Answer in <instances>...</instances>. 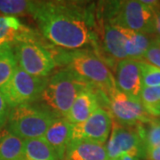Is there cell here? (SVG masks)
I'll return each mask as SVG.
<instances>
[{
    "mask_svg": "<svg viewBox=\"0 0 160 160\" xmlns=\"http://www.w3.org/2000/svg\"><path fill=\"white\" fill-rule=\"evenodd\" d=\"M33 17L43 37L58 48L78 50L96 44V35L92 31L93 18L79 4L40 1Z\"/></svg>",
    "mask_w": 160,
    "mask_h": 160,
    "instance_id": "obj_1",
    "label": "cell"
},
{
    "mask_svg": "<svg viewBox=\"0 0 160 160\" xmlns=\"http://www.w3.org/2000/svg\"><path fill=\"white\" fill-rule=\"evenodd\" d=\"M48 48L56 65L65 67L64 69L72 72L87 86L99 89L104 93L117 88L114 76L95 52L89 49Z\"/></svg>",
    "mask_w": 160,
    "mask_h": 160,
    "instance_id": "obj_2",
    "label": "cell"
},
{
    "mask_svg": "<svg viewBox=\"0 0 160 160\" xmlns=\"http://www.w3.org/2000/svg\"><path fill=\"white\" fill-rule=\"evenodd\" d=\"M58 117L47 107L26 104L9 111L6 130L22 140L42 138Z\"/></svg>",
    "mask_w": 160,
    "mask_h": 160,
    "instance_id": "obj_3",
    "label": "cell"
},
{
    "mask_svg": "<svg viewBox=\"0 0 160 160\" xmlns=\"http://www.w3.org/2000/svg\"><path fill=\"white\" fill-rule=\"evenodd\" d=\"M87 87L91 86L69 70L60 69L48 77L41 99L59 118H65L78 93Z\"/></svg>",
    "mask_w": 160,
    "mask_h": 160,
    "instance_id": "obj_4",
    "label": "cell"
},
{
    "mask_svg": "<svg viewBox=\"0 0 160 160\" xmlns=\"http://www.w3.org/2000/svg\"><path fill=\"white\" fill-rule=\"evenodd\" d=\"M48 78H36L28 74L18 66L5 86L0 87L9 108L32 104L41 98Z\"/></svg>",
    "mask_w": 160,
    "mask_h": 160,
    "instance_id": "obj_5",
    "label": "cell"
},
{
    "mask_svg": "<svg viewBox=\"0 0 160 160\" xmlns=\"http://www.w3.org/2000/svg\"><path fill=\"white\" fill-rule=\"evenodd\" d=\"M18 66L36 78H48L56 67L48 47L39 41H22L12 46Z\"/></svg>",
    "mask_w": 160,
    "mask_h": 160,
    "instance_id": "obj_6",
    "label": "cell"
},
{
    "mask_svg": "<svg viewBox=\"0 0 160 160\" xmlns=\"http://www.w3.org/2000/svg\"><path fill=\"white\" fill-rule=\"evenodd\" d=\"M106 22L128 30L153 35L154 11L142 1H116L113 13Z\"/></svg>",
    "mask_w": 160,
    "mask_h": 160,
    "instance_id": "obj_7",
    "label": "cell"
},
{
    "mask_svg": "<svg viewBox=\"0 0 160 160\" xmlns=\"http://www.w3.org/2000/svg\"><path fill=\"white\" fill-rule=\"evenodd\" d=\"M109 114L112 119L121 126H136L147 124L153 120L144 109L140 99L131 97L117 88L105 93Z\"/></svg>",
    "mask_w": 160,
    "mask_h": 160,
    "instance_id": "obj_8",
    "label": "cell"
},
{
    "mask_svg": "<svg viewBox=\"0 0 160 160\" xmlns=\"http://www.w3.org/2000/svg\"><path fill=\"white\" fill-rule=\"evenodd\" d=\"M109 142L105 145L109 159L128 154L132 157H144L145 147L140 125L136 126H121L114 122Z\"/></svg>",
    "mask_w": 160,
    "mask_h": 160,
    "instance_id": "obj_9",
    "label": "cell"
},
{
    "mask_svg": "<svg viewBox=\"0 0 160 160\" xmlns=\"http://www.w3.org/2000/svg\"><path fill=\"white\" fill-rule=\"evenodd\" d=\"M113 126V119L108 110L102 107L86 121L73 125L72 140H87L104 144Z\"/></svg>",
    "mask_w": 160,
    "mask_h": 160,
    "instance_id": "obj_10",
    "label": "cell"
},
{
    "mask_svg": "<svg viewBox=\"0 0 160 160\" xmlns=\"http://www.w3.org/2000/svg\"><path fill=\"white\" fill-rule=\"evenodd\" d=\"M115 71L117 89L128 96L140 99L142 89L141 61L132 59L120 61L117 63Z\"/></svg>",
    "mask_w": 160,
    "mask_h": 160,
    "instance_id": "obj_11",
    "label": "cell"
},
{
    "mask_svg": "<svg viewBox=\"0 0 160 160\" xmlns=\"http://www.w3.org/2000/svg\"><path fill=\"white\" fill-rule=\"evenodd\" d=\"M128 29L103 21L102 26V48L113 61L127 59L126 52Z\"/></svg>",
    "mask_w": 160,
    "mask_h": 160,
    "instance_id": "obj_12",
    "label": "cell"
},
{
    "mask_svg": "<svg viewBox=\"0 0 160 160\" xmlns=\"http://www.w3.org/2000/svg\"><path fill=\"white\" fill-rule=\"evenodd\" d=\"M98 90L96 88L87 87L80 92L64 118L72 125H78L89 118L101 107Z\"/></svg>",
    "mask_w": 160,
    "mask_h": 160,
    "instance_id": "obj_13",
    "label": "cell"
},
{
    "mask_svg": "<svg viewBox=\"0 0 160 160\" xmlns=\"http://www.w3.org/2000/svg\"><path fill=\"white\" fill-rule=\"evenodd\" d=\"M39 35L15 16H0V41L14 46L22 41H39Z\"/></svg>",
    "mask_w": 160,
    "mask_h": 160,
    "instance_id": "obj_14",
    "label": "cell"
},
{
    "mask_svg": "<svg viewBox=\"0 0 160 160\" xmlns=\"http://www.w3.org/2000/svg\"><path fill=\"white\" fill-rule=\"evenodd\" d=\"M72 124L64 118H58L42 137L56 152L60 160L65 158L67 148L72 140Z\"/></svg>",
    "mask_w": 160,
    "mask_h": 160,
    "instance_id": "obj_15",
    "label": "cell"
},
{
    "mask_svg": "<svg viewBox=\"0 0 160 160\" xmlns=\"http://www.w3.org/2000/svg\"><path fill=\"white\" fill-rule=\"evenodd\" d=\"M65 157L68 160H109L104 144L87 140H71Z\"/></svg>",
    "mask_w": 160,
    "mask_h": 160,
    "instance_id": "obj_16",
    "label": "cell"
},
{
    "mask_svg": "<svg viewBox=\"0 0 160 160\" xmlns=\"http://www.w3.org/2000/svg\"><path fill=\"white\" fill-rule=\"evenodd\" d=\"M156 39L154 35L127 30L126 44L127 59L142 61L144 53Z\"/></svg>",
    "mask_w": 160,
    "mask_h": 160,
    "instance_id": "obj_17",
    "label": "cell"
},
{
    "mask_svg": "<svg viewBox=\"0 0 160 160\" xmlns=\"http://www.w3.org/2000/svg\"><path fill=\"white\" fill-rule=\"evenodd\" d=\"M22 160H60V158L43 138H38L24 141Z\"/></svg>",
    "mask_w": 160,
    "mask_h": 160,
    "instance_id": "obj_18",
    "label": "cell"
},
{
    "mask_svg": "<svg viewBox=\"0 0 160 160\" xmlns=\"http://www.w3.org/2000/svg\"><path fill=\"white\" fill-rule=\"evenodd\" d=\"M24 141L6 129L0 130V160H22Z\"/></svg>",
    "mask_w": 160,
    "mask_h": 160,
    "instance_id": "obj_19",
    "label": "cell"
},
{
    "mask_svg": "<svg viewBox=\"0 0 160 160\" xmlns=\"http://www.w3.org/2000/svg\"><path fill=\"white\" fill-rule=\"evenodd\" d=\"M40 1L30 0H0V12L9 16H34Z\"/></svg>",
    "mask_w": 160,
    "mask_h": 160,
    "instance_id": "obj_20",
    "label": "cell"
},
{
    "mask_svg": "<svg viewBox=\"0 0 160 160\" xmlns=\"http://www.w3.org/2000/svg\"><path fill=\"white\" fill-rule=\"evenodd\" d=\"M17 67V60L12 46H6L0 51V87L11 79Z\"/></svg>",
    "mask_w": 160,
    "mask_h": 160,
    "instance_id": "obj_21",
    "label": "cell"
},
{
    "mask_svg": "<svg viewBox=\"0 0 160 160\" xmlns=\"http://www.w3.org/2000/svg\"><path fill=\"white\" fill-rule=\"evenodd\" d=\"M140 100L151 118L160 117V86L142 87Z\"/></svg>",
    "mask_w": 160,
    "mask_h": 160,
    "instance_id": "obj_22",
    "label": "cell"
},
{
    "mask_svg": "<svg viewBox=\"0 0 160 160\" xmlns=\"http://www.w3.org/2000/svg\"><path fill=\"white\" fill-rule=\"evenodd\" d=\"M145 151L160 145V122L152 120L147 124L141 125ZM146 153V152H145ZM145 157V156H144Z\"/></svg>",
    "mask_w": 160,
    "mask_h": 160,
    "instance_id": "obj_23",
    "label": "cell"
},
{
    "mask_svg": "<svg viewBox=\"0 0 160 160\" xmlns=\"http://www.w3.org/2000/svg\"><path fill=\"white\" fill-rule=\"evenodd\" d=\"M142 87L160 86V69L141 61Z\"/></svg>",
    "mask_w": 160,
    "mask_h": 160,
    "instance_id": "obj_24",
    "label": "cell"
},
{
    "mask_svg": "<svg viewBox=\"0 0 160 160\" xmlns=\"http://www.w3.org/2000/svg\"><path fill=\"white\" fill-rule=\"evenodd\" d=\"M142 62L160 69V42L156 39L143 55Z\"/></svg>",
    "mask_w": 160,
    "mask_h": 160,
    "instance_id": "obj_25",
    "label": "cell"
},
{
    "mask_svg": "<svg viewBox=\"0 0 160 160\" xmlns=\"http://www.w3.org/2000/svg\"><path fill=\"white\" fill-rule=\"evenodd\" d=\"M9 111H10V108L6 102L3 94L0 92V130L3 129L7 123Z\"/></svg>",
    "mask_w": 160,
    "mask_h": 160,
    "instance_id": "obj_26",
    "label": "cell"
},
{
    "mask_svg": "<svg viewBox=\"0 0 160 160\" xmlns=\"http://www.w3.org/2000/svg\"><path fill=\"white\" fill-rule=\"evenodd\" d=\"M154 22H153V35L158 41L160 42V6L153 9Z\"/></svg>",
    "mask_w": 160,
    "mask_h": 160,
    "instance_id": "obj_27",
    "label": "cell"
},
{
    "mask_svg": "<svg viewBox=\"0 0 160 160\" xmlns=\"http://www.w3.org/2000/svg\"><path fill=\"white\" fill-rule=\"evenodd\" d=\"M145 158L147 160H160V145L147 150Z\"/></svg>",
    "mask_w": 160,
    "mask_h": 160,
    "instance_id": "obj_28",
    "label": "cell"
},
{
    "mask_svg": "<svg viewBox=\"0 0 160 160\" xmlns=\"http://www.w3.org/2000/svg\"><path fill=\"white\" fill-rule=\"evenodd\" d=\"M120 158H121V159L122 160H138L136 157H132V156H131V155H128V154L122 155Z\"/></svg>",
    "mask_w": 160,
    "mask_h": 160,
    "instance_id": "obj_29",
    "label": "cell"
},
{
    "mask_svg": "<svg viewBox=\"0 0 160 160\" xmlns=\"http://www.w3.org/2000/svg\"><path fill=\"white\" fill-rule=\"evenodd\" d=\"M11 46V45L6 44V43H5V42H3V41H0V51H1V50H3L4 48H6V46Z\"/></svg>",
    "mask_w": 160,
    "mask_h": 160,
    "instance_id": "obj_30",
    "label": "cell"
},
{
    "mask_svg": "<svg viewBox=\"0 0 160 160\" xmlns=\"http://www.w3.org/2000/svg\"><path fill=\"white\" fill-rule=\"evenodd\" d=\"M110 160H122L121 158H115V159H110Z\"/></svg>",
    "mask_w": 160,
    "mask_h": 160,
    "instance_id": "obj_31",
    "label": "cell"
}]
</instances>
